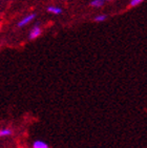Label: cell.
<instances>
[{
    "label": "cell",
    "instance_id": "277c9868",
    "mask_svg": "<svg viewBox=\"0 0 147 148\" xmlns=\"http://www.w3.org/2000/svg\"><path fill=\"white\" fill-rule=\"evenodd\" d=\"M47 12L48 13H51V14H54V15H60L62 14V9L59 8V6H55V5H51L47 8Z\"/></svg>",
    "mask_w": 147,
    "mask_h": 148
},
{
    "label": "cell",
    "instance_id": "9c48e42d",
    "mask_svg": "<svg viewBox=\"0 0 147 148\" xmlns=\"http://www.w3.org/2000/svg\"><path fill=\"white\" fill-rule=\"evenodd\" d=\"M105 1H111V0H105Z\"/></svg>",
    "mask_w": 147,
    "mask_h": 148
},
{
    "label": "cell",
    "instance_id": "5b68a950",
    "mask_svg": "<svg viewBox=\"0 0 147 148\" xmlns=\"http://www.w3.org/2000/svg\"><path fill=\"white\" fill-rule=\"evenodd\" d=\"M13 134V130L11 128H2L0 129V138L10 137Z\"/></svg>",
    "mask_w": 147,
    "mask_h": 148
},
{
    "label": "cell",
    "instance_id": "ba28073f",
    "mask_svg": "<svg viewBox=\"0 0 147 148\" xmlns=\"http://www.w3.org/2000/svg\"><path fill=\"white\" fill-rule=\"evenodd\" d=\"M144 0H130L129 2V6H131V8H135V6H138L140 5L142 2H143Z\"/></svg>",
    "mask_w": 147,
    "mask_h": 148
},
{
    "label": "cell",
    "instance_id": "3957f363",
    "mask_svg": "<svg viewBox=\"0 0 147 148\" xmlns=\"http://www.w3.org/2000/svg\"><path fill=\"white\" fill-rule=\"evenodd\" d=\"M33 148H49L48 144L42 140H36L33 143Z\"/></svg>",
    "mask_w": 147,
    "mask_h": 148
},
{
    "label": "cell",
    "instance_id": "52a82bcc",
    "mask_svg": "<svg viewBox=\"0 0 147 148\" xmlns=\"http://www.w3.org/2000/svg\"><path fill=\"white\" fill-rule=\"evenodd\" d=\"M106 18H107V16H106V15L101 14V15H98V16H96L93 20H95L96 22H103V21H105V20H106Z\"/></svg>",
    "mask_w": 147,
    "mask_h": 148
},
{
    "label": "cell",
    "instance_id": "7a4b0ae2",
    "mask_svg": "<svg viewBox=\"0 0 147 148\" xmlns=\"http://www.w3.org/2000/svg\"><path fill=\"white\" fill-rule=\"evenodd\" d=\"M35 18H36V14H34V13H33V14H30V15H27V16H25V17H23L22 19L20 20L17 25L19 26V27H23V26L30 24V23H31Z\"/></svg>",
    "mask_w": 147,
    "mask_h": 148
},
{
    "label": "cell",
    "instance_id": "6da1fadb",
    "mask_svg": "<svg viewBox=\"0 0 147 148\" xmlns=\"http://www.w3.org/2000/svg\"><path fill=\"white\" fill-rule=\"evenodd\" d=\"M42 34V29L39 25H35L33 29H31L30 34H28V39L30 40H35L38 37H40V35Z\"/></svg>",
    "mask_w": 147,
    "mask_h": 148
},
{
    "label": "cell",
    "instance_id": "8992f818",
    "mask_svg": "<svg viewBox=\"0 0 147 148\" xmlns=\"http://www.w3.org/2000/svg\"><path fill=\"white\" fill-rule=\"evenodd\" d=\"M105 0H93L91 2V6L93 8H101L104 5Z\"/></svg>",
    "mask_w": 147,
    "mask_h": 148
}]
</instances>
